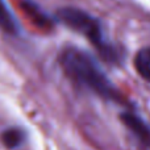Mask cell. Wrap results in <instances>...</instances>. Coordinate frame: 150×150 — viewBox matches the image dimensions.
I'll return each instance as SVG.
<instances>
[{"label":"cell","instance_id":"1","mask_svg":"<svg viewBox=\"0 0 150 150\" xmlns=\"http://www.w3.org/2000/svg\"><path fill=\"white\" fill-rule=\"evenodd\" d=\"M59 63L69 79L79 87L105 100L120 101L121 95L91 53L69 46L59 54Z\"/></svg>","mask_w":150,"mask_h":150},{"label":"cell","instance_id":"2","mask_svg":"<svg viewBox=\"0 0 150 150\" xmlns=\"http://www.w3.org/2000/svg\"><path fill=\"white\" fill-rule=\"evenodd\" d=\"M55 17L69 29L84 36L105 59H116V53L104 37L103 28L98 18L91 16L86 11L74 7H65L58 9Z\"/></svg>","mask_w":150,"mask_h":150},{"label":"cell","instance_id":"3","mask_svg":"<svg viewBox=\"0 0 150 150\" xmlns=\"http://www.w3.org/2000/svg\"><path fill=\"white\" fill-rule=\"evenodd\" d=\"M121 122L140 140L142 145L150 149V127L140 116L132 112H122L120 115Z\"/></svg>","mask_w":150,"mask_h":150},{"label":"cell","instance_id":"4","mask_svg":"<svg viewBox=\"0 0 150 150\" xmlns=\"http://www.w3.org/2000/svg\"><path fill=\"white\" fill-rule=\"evenodd\" d=\"M21 8H23L24 13L32 20V23L36 24L38 28L50 29L54 24V21L36 4V3L30 1V0H24L21 1Z\"/></svg>","mask_w":150,"mask_h":150},{"label":"cell","instance_id":"5","mask_svg":"<svg viewBox=\"0 0 150 150\" xmlns=\"http://www.w3.org/2000/svg\"><path fill=\"white\" fill-rule=\"evenodd\" d=\"M0 29L12 36L20 33V24L5 0H0Z\"/></svg>","mask_w":150,"mask_h":150},{"label":"cell","instance_id":"6","mask_svg":"<svg viewBox=\"0 0 150 150\" xmlns=\"http://www.w3.org/2000/svg\"><path fill=\"white\" fill-rule=\"evenodd\" d=\"M0 140H1V142L4 144L5 148L13 150V149H17L18 146H21L24 142H25L26 133L24 129L17 128V127L8 128V129H5L4 132L1 133Z\"/></svg>","mask_w":150,"mask_h":150},{"label":"cell","instance_id":"7","mask_svg":"<svg viewBox=\"0 0 150 150\" xmlns=\"http://www.w3.org/2000/svg\"><path fill=\"white\" fill-rule=\"evenodd\" d=\"M134 66L137 73L145 80L150 82V49H142L134 58Z\"/></svg>","mask_w":150,"mask_h":150}]
</instances>
